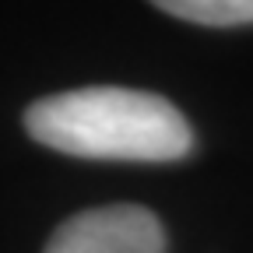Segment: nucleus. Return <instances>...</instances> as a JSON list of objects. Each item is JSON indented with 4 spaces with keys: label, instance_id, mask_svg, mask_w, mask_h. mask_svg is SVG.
Returning <instances> with one entry per match:
<instances>
[{
    "label": "nucleus",
    "instance_id": "obj_1",
    "mask_svg": "<svg viewBox=\"0 0 253 253\" xmlns=\"http://www.w3.org/2000/svg\"><path fill=\"white\" fill-rule=\"evenodd\" d=\"M25 130L53 151L109 162H172L194 148V130L169 99L113 84L46 95L25 113Z\"/></svg>",
    "mask_w": 253,
    "mask_h": 253
},
{
    "label": "nucleus",
    "instance_id": "obj_2",
    "mask_svg": "<svg viewBox=\"0 0 253 253\" xmlns=\"http://www.w3.org/2000/svg\"><path fill=\"white\" fill-rule=\"evenodd\" d=\"M46 253H166V229L137 204L91 208L63 221Z\"/></svg>",
    "mask_w": 253,
    "mask_h": 253
},
{
    "label": "nucleus",
    "instance_id": "obj_3",
    "mask_svg": "<svg viewBox=\"0 0 253 253\" xmlns=\"http://www.w3.org/2000/svg\"><path fill=\"white\" fill-rule=\"evenodd\" d=\"M151 4L194 25H211V28L253 25V0H151Z\"/></svg>",
    "mask_w": 253,
    "mask_h": 253
}]
</instances>
